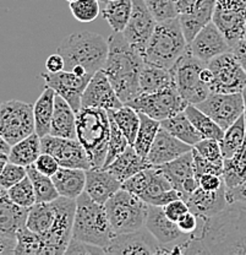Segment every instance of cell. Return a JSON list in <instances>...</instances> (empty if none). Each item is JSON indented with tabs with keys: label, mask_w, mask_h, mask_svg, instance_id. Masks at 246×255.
<instances>
[{
	"label": "cell",
	"mask_w": 246,
	"mask_h": 255,
	"mask_svg": "<svg viewBox=\"0 0 246 255\" xmlns=\"http://www.w3.org/2000/svg\"><path fill=\"white\" fill-rule=\"evenodd\" d=\"M243 97H244V105H245V112H244V117H245V123H246V87L243 90Z\"/></svg>",
	"instance_id": "obj_61"
},
{
	"label": "cell",
	"mask_w": 246,
	"mask_h": 255,
	"mask_svg": "<svg viewBox=\"0 0 246 255\" xmlns=\"http://www.w3.org/2000/svg\"><path fill=\"white\" fill-rule=\"evenodd\" d=\"M55 96L57 92L52 87H44L43 92L39 96L37 102L34 103V122H36V132L41 137L50 134V128H52V119L54 114Z\"/></svg>",
	"instance_id": "obj_31"
},
{
	"label": "cell",
	"mask_w": 246,
	"mask_h": 255,
	"mask_svg": "<svg viewBox=\"0 0 246 255\" xmlns=\"http://www.w3.org/2000/svg\"><path fill=\"white\" fill-rule=\"evenodd\" d=\"M147 167H151L147 159L140 156L134 148V146L129 145L126 150L123 153H120L105 169L114 175L116 179L124 183L132 175L139 173Z\"/></svg>",
	"instance_id": "obj_28"
},
{
	"label": "cell",
	"mask_w": 246,
	"mask_h": 255,
	"mask_svg": "<svg viewBox=\"0 0 246 255\" xmlns=\"http://www.w3.org/2000/svg\"><path fill=\"white\" fill-rule=\"evenodd\" d=\"M6 193L10 200L14 201L15 204L20 206L32 207L37 203L33 184L28 175L23 178L21 182H18L17 184L12 185L11 188L6 189Z\"/></svg>",
	"instance_id": "obj_43"
},
{
	"label": "cell",
	"mask_w": 246,
	"mask_h": 255,
	"mask_svg": "<svg viewBox=\"0 0 246 255\" xmlns=\"http://www.w3.org/2000/svg\"><path fill=\"white\" fill-rule=\"evenodd\" d=\"M126 105L131 106L140 113L162 122L184 112L189 103L181 97L176 86H174L155 94H140Z\"/></svg>",
	"instance_id": "obj_10"
},
{
	"label": "cell",
	"mask_w": 246,
	"mask_h": 255,
	"mask_svg": "<svg viewBox=\"0 0 246 255\" xmlns=\"http://www.w3.org/2000/svg\"><path fill=\"white\" fill-rule=\"evenodd\" d=\"M176 223H178L179 228H180L182 233H185L186 236H190V237H194L197 233V231L200 230L201 219L197 217L194 212L189 211Z\"/></svg>",
	"instance_id": "obj_52"
},
{
	"label": "cell",
	"mask_w": 246,
	"mask_h": 255,
	"mask_svg": "<svg viewBox=\"0 0 246 255\" xmlns=\"http://www.w3.org/2000/svg\"><path fill=\"white\" fill-rule=\"evenodd\" d=\"M178 199H181V193L173 188V189L163 191V193L156 195L155 198L151 199L147 204H150V205L164 207L165 205H168V204H170L171 201L178 200Z\"/></svg>",
	"instance_id": "obj_55"
},
{
	"label": "cell",
	"mask_w": 246,
	"mask_h": 255,
	"mask_svg": "<svg viewBox=\"0 0 246 255\" xmlns=\"http://www.w3.org/2000/svg\"><path fill=\"white\" fill-rule=\"evenodd\" d=\"M140 117H141V124H140L139 131H137L136 140L132 146L140 156L146 158L161 129V122L151 118L145 113H140Z\"/></svg>",
	"instance_id": "obj_40"
},
{
	"label": "cell",
	"mask_w": 246,
	"mask_h": 255,
	"mask_svg": "<svg viewBox=\"0 0 246 255\" xmlns=\"http://www.w3.org/2000/svg\"><path fill=\"white\" fill-rule=\"evenodd\" d=\"M192 148L194 146L179 140L161 126L160 131L156 136L146 159L151 167L162 166L180 157L181 155L189 152Z\"/></svg>",
	"instance_id": "obj_23"
},
{
	"label": "cell",
	"mask_w": 246,
	"mask_h": 255,
	"mask_svg": "<svg viewBox=\"0 0 246 255\" xmlns=\"http://www.w3.org/2000/svg\"><path fill=\"white\" fill-rule=\"evenodd\" d=\"M11 147L12 146L10 145L4 137L0 136V168L5 166V164L9 162V156L10 152H11Z\"/></svg>",
	"instance_id": "obj_59"
},
{
	"label": "cell",
	"mask_w": 246,
	"mask_h": 255,
	"mask_svg": "<svg viewBox=\"0 0 246 255\" xmlns=\"http://www.w3.org/2000/svg\"><path fill=\"white\" fill-rule=\"evenodd\" d=\"M41 142L42 152L54 156L60 167L81 168L84 171L92 168L88 153L79 139L59 137L49 134L41 137Z\"/></svg>",
	"instance_id": "obj_13"
},
{
	"label": "cell",
	"mask_w": 246,
	"mask_h": 255,
	"mask_svg": "<svg viewBox=\"0 0 246 255\" xmlns=\"http://www.w3.org/2000/svg\"><path fill=\"white\" fill-rule=\"evenodd\" d=\"M55 219H57V212L53 201L36 203L30 209L26 226L44 238L54 227Z\"/></svg>",
	"instance_id": "obj_32"
},
{
	"label": "cell",
	"mask_w": 246,
	"mask_h": 255,
	"mask_svg": "<svg viewBox=\"0 0 246 255\" xmlns=\"http://www.w3.org/2000/svg\"><path fill=\"white\" fill-rule=\"evenodd\" d=\"M161 126L165 130H168L171 135L178 137L181 141L189 143V145L195 146L198 141L203 139L200 131L194 127L185 112L175 114L165 121L161 122Z\"/></svg>",
	"instance_id": "obj_33"
},
{
	"label": "cell",
	"mask_w": 246,
	"mask_h": 255,
	"mask_svg": "<svg viewBox=\"0 0 246 255\" xmlns=\"http://www.w3.org/2000/svg\"><path fill=\"white\" fill-rule=\"evenodd\" d=\"M176 86L174 70L150 65L145 63L140 73V87L141 94H155Z\"/></svg>",
	"instance_id": "obj_30"
},
{
	"label": "cell",
	"mask_w": 246,
	"mask_h": 255,
	"mask_svg": "<svg viewBox=\"0 0 246 255\" xmlns=\"http://www.w3.org/2000/svg\"><path fill=\"white\" fill-rule=\"evenodd\" d=\"M190 211L189 206H187L186 201L182 200V199H178V200L171 201L170 204L164 206V212H165L166 216L174 222H178L179 220L184 216L185 214Z\"/></svg>",
	"instance_id": "obj_53"
},
{
	"label": "cell",
	"mask_w": 246,
	"mask_h": 255,
	"mask_svg": "<svg viewBox=\"0 0 246 255\" xmlns=\"http://www.w3.org/2000/svg\"><path fill=\"white\" fill-rule=\"evenodd\" d=\"M187 43L178 17L157 22L142 57L146 64L171 70L186 53Z\"/></svg>",
	"instance_id": "obj_4"
},
{
	"label": "cell",
	"mask_w": 246,
	"mask_h": 255,
	"mask_svg": "<svg viewBox=\"0 0 246 255\" xmlns=\"http://www.w3.org/2000/svg\"><path fill=\"white\" fill-rule=\"evenodd\" d=\"M246 139V123L245 117L243 114L233 126H230L228 129L224 131V136L219 141L223 152L224 158H229L237 153L243 146Z\"/></svg>",
	"instance_id": "obj_42"
},
{
	"label": "cell",
	"mask_w": 246,
	"mask_h": 255,
	"mask_svg": "<svg viewBox=\"0 0 246 255\" xmlns=\"http://www.w3.org/2000/svg\"><path fill=\"white\" fill-rule=\"evenodd\" d=\"M194 148L206 159L212 162L216 166L223 168L224 156L223 152H222L221 143H219L218 140L202 139L194 146Z\"/></svg>",
	"instance_id": "obj_46"
},
{
	"label": "cell",
	"mask_w": 246,
	"mask_h": 255,
	"mask_svg": "<svg viewBox=\"0 0 246 255\" xmlns=\"http://www.w3.org/2000/svg\"><path fill=\"white\" fill-rule=\"evenodd\" d=\"M74 17L80 22H92L102 11L99 0H76L70 2Z\"/></svg>",
	"instance_id": "obj_44"
},
{
	"label": "cell",
	"mask_w": 246,
	"mask_h": 255,
	"mask_svg": "<svg viewBox=\"0 0 246 255\" xmlns=\"http://www.w3.org/2000/svg\"><path fill=\"white\" fill-rule=\"evenodd\" d=\"M66 1H69V2H73V1H76V0H66Z\"/></svg>",
	"instance_id": "obj_63"
},
{
	"label": "cell",
	"mask_w": 246,
	"mask_h": 255,
	"mask_svg": "<svg viewBox=\"0 0 246 255\" xmlns=\"http://www.w3.org/2000/svg\"><path fill=\"white\" fill-rule=\"evenodd\" d=\"M227 199H228L229 203L240 201V203L246 204V180L239 187L227 189Z\"/></svg>",
	"instance_id": "obj_57"
},
{
	"label": "cell",
	"mask_w": 246,
	"mask_h": 255,
	"mask_svg": "<svg viewBox=\"0 0 246 255\" xmlns=\"http://www.w3.org/2000/svg\"><path fill=\"white\" fill-rule=\"evenodd\" d=\"M82 108L94 107L102 110H116L124 103L119 98L109 78L103 70L97 71L87 85L81 101Z\"/></svg>",
	"instance_id": "obj_18"
},
{
	"label": "cell",
	"mask_w": 246,
	"mask_h": 255,
	"mask_svg": "<svg viewBox=\"0 0 246 255\" xmlns=\"http://www.w3.org/2000/svg\"><path fill=\"white\" fill-rule=\"evenodd\" d=\"M46 69L49 73H59V71L65 70V60L63 55L59 54V53L49 55L47 58Z\"/></svg>",
	"instance_id": "obj_56"
},
{
	"label": "cell",
	"mask_w": 246,
	"mask_h": 255,
	"mask_svg": "<svg viewBox=\"0 0 246 255\" xmlns=\"http://www.w3.org/2000/svg\"><path fill=\"white\" fill-rule=\"evenodd\" d=\"M196 106L207 116H210L224 131L230 126H233L245 112L243 92H237V94L212 92L205 101Z\"/></svg>",
	"instance_id": "obj_14"
},
{
	"label": "cell",
	"mask_w": 246,
	"mask_h": 255,
	"mask_svg": "<svg viewBox=\"0 0 246 255\" xmlns=\"http://www.w3.org/2000/svg\"><path fill=\"white\" fill-rule=\"evenodd\" d=\"M109 53L102 70L112 82L124 105L141 94L140 73L145 60L141 52L131 46L123 32H114L108 38Z\"/></svg>",
	"instance_id": "obj_2"
},
{
	"label": "cell",
	"mask_w": 246,
	"mask_h": 255,
	"mask_svg": "<svg viewBox=\"0 0 246 255\" xmlns=\"http://www.w3.org/2000/svg\"><path fill=\"white\" fill-rule=\"evenodd\" d=\"M216 2L217 0H202L190 12L179 15L182 32L187 43H190L198 32L212 21Z\"/></svg>",
	"instance_id": "obj_26"
},
{
	"label": "cell",
	"mask_w": 246,
	"mask_h": 255,
	"mask_svg": "<svg viewBox=\"0 0 246 255\" xmlns=\"http://www.w3.org/2000/svg\"><path fill=\"white\" fill-rule=\"evenodd\" d=\"M42 153L41 136L37 132H33L26 139L21 140L15 145H12L10 152L9 161L20 166L28 167L33 164Z\"/></svg>",
	"instance_id": "obj_34"
},
{
	"label": "cell",
	"mask_w": 246,
	"mask_h": 255,
	"mask_svg": "<svg viewBox=\"0 0 246 255\" xmlns=\"http://www.w3.org/2000/svg\"><path fill=\"white\" fill-rule=\"evenodd\" d=\"M198 183H200V187L202 188V189L208 190V191L218 190L226 184V183H224L223 177H222L221 174H214V173L201 175V177L198 178Z\"/></svg>",
	"instance_id": "obj_54"
},
{
	"label": "cell",
	"mask_w": 246,
	"mask_h": 255,
	"mask_svg": "<svg viewBox=\"0 0 246 255\" xmlns=\"http://www.w3.org/2000/svg\"><path fill=\"white\" fill-rule=\"evenodd\" d=\"M65 254L69 255H98L105 254V251L100 247L93 246L87 242L79 241V239L71 238L68 248H66Z\"/></svg>",
	"instance_id": "obj_49"
},
{
	"label": "cell",
	"mask_w": 246,
	"mask_h": 255,
	"mask_svg": "<svg viewBox=\"0 0 246 255\" xmlns=\"http://www.w3.org/2000/svg\"><path fill=\"white\" fill-rule=\"evenodd\" d=\"M76 128L78 139L88 153L92 168H102L112 132L108 111L94 107L82 108L78 114Z\"/></svg>",
	"instance_id": "obj_6"
},
{
	"label": "cell",
	"mask_w": 246,
	"mask_h": 255,
	"mask_svg": "<svg viewBox=\"0 0 246 255\" xmlns=\"http://www.w3.org/2000/svg\"><path fill=\"white\" fill-rule=\"evenodd\" d=\"M76 121H78L76 112L73 110V107L62 96L57 94L50 135L59 137H69V139H78Z\"/></svg>",
	"instance_id": "obj_27"
},
{
	"label": "cell",
	"mask_w": 246,
	"mask_h": 255,
	"mask_svg": "<svg viewBox=\"0 0 246 255\" xmlns=\"http://www.w3.org/2000/svg\"><path fill=\"white\" fill-rule=\"evenodd\" d=\"M73 238L100 247L105 251L115 236L103 204L97 203L83 191L78 199Z\"/></svg>",
	"instance_id": "obj_5"
},
{
	"label": "cell",
	"mask_w": 246,
	"mask_h": 255,
	"mask_svg": "<svg viewBox=\"0 0 246 255\" xmlns=\"http://www.w3.org/2000/svg\"><path fill=\"white\" fill-rule=\"evenodd\" d=\"M156 26H157V20L150 11L145 0H132L130 20L123 34L126 41L137 50H140L141 54L147 42L150 41Z\"/></svg>",
	"instance_id": "obj_17"
},
{
	"label": "cell",
	"mask_w": 246,
	"mask_h": 255,
	"mask_svg": "<svg viewBox=\"0 0 246 255\" xmlns=\"http://www.w3.org/2000/svg\"><path fill=\"white\" fill-rule=\"evenodd\" d=\"M145 227L157 238V241L163 247L170 244L180 243L187 241L190 236H186L181 232L178 223L171 221L164 212V207L150 205L148 204V212Z\"/></svg>",
	"instance_id": "obj_21"
},
{
	"label": "cell",
	"mask_w": 246,
	"mask_h": 255,
	"mask_svg": "<svg viewBox=\"0 0 246 255\" xmlns=\"http://www.w3.org/2000/svg\"><path fill=\"white\" fill-rule=\"evenodd\" d=\"M31 207L15 204L7 196L6 189L0 193V236L17 237V232L27 223Z\"/></svg>",
	"instance_id": "obj_24"
},
{
	"label": "cell",
	"mask_w": 246,
	"mask_h": 255,
	"mask_svg": "<svg viewBox=\"0 0 246 255\" xmlns=\"http://www.w3.org/2000/svg\"><path fill=\"white\" fill-rule=\"evenodd\" d=\"M33 164L41 173L48 175V177H53L60 168V164L57 158L46 152H42Z\"/></svg>",
	"instance_id": "obj_51"
},
{
	"label": "cell",
	"mask_w": 246,
	"mask_h": 255,
	"mask_svg": "<svg viewBox=\"0 0 246 255\" xmlns=\"http://www.w3.org/2000/svg\"><path fill=\"white\" fill-rule=\"evenodd\" d=\"M184 112L194 124V127L202 135L203 139H214L221 141L222 137L224 136V130L210 116L201 111L196 105H189Z\"/></svg>",
	"instance_id": "obj_39"
},
{
	"label": "cell",
	"mask_w": 246,
	"mask_h": 255,
	"mask_svg": "<svg viewBox=\"0 0 246 255\" xmlns=\"http://www.w3.org/2000/svg\"><path fill=\"white\" fill-rule=\"evenodd\" d=\"M42 79L44 80L47 86L52 87L58 95L73 107V110L79 114L82 110L81 101L82 95L88 85L89 76H79L73 71L62 70L59 73H47L42 74Z\"/></svg>",
	"instance_id": "obj_16"
},
{
	"label": "cell",
	"mask_w": 246,
	"mask_h": 255,
	"mask_svg": "<svg viewBox=\"0 0 246 255\" xmlns=\"http://www.w3.org/2000/svg\"><path fill=\"white\" fill-rule=\"evenodd\" d=\"M108 114L110 118L115 122L119 129L121 130L126 139L129 140L130 145H134L136 140L137 131L141 124V117L140 113L131 106L124 105L123 107L116 108V110H108Z\"/></svg>",
	"instance_id": "obj_37"
},
{
	"label": "cell",
	"mask_w": 246,
	"mask_h": 255,
	"mask_svg": "<svg viewBox=\"0 0 246 255\" xmlns=\"http://www.w3.org/2000/svg\"><path fill=\"white\" fill-rule=\"evenodd\" d=\"M27 175L32 182L37 203H50L60 196L52 177L41 173L34 164L27 167Z\"/></svg>",
	"instance_id": "obj_41"
},
{
	"label": "cell",
	"mask_w": 246,
	"mask_h": 255,
	"mask_svg": "<svg viewBox=\"0 0 246 255\" xmlns=\"http://www.w3.org/2000/svg\"><path fill=\"white\" fill-rule=\"evenodd\" d=\"M60 196L78 199L86 188V171L81 168L60 167L52 177Z\"/></svg>",
	"instance_id": "obj_29"
},
{
	"label": "cell",
	"mask_w": 246,
	"mask_h": 255,
	"mask_svg": "<svg viewBox=\"0 0 246 255\" xmlns=\"http://www.w3.org/2000/svg\"><path fill=\"white\" fill-rule=\"evenodd\" d=\"M222 177L227 189L239 187L246 180V139L234 156L224 158Z\"/></svg>",
	"instance_id": "obj_36"
},
{
	"label": "cell",
	"mask_w": 246,
	"mask_h": 255,
	"mask_svg": "<svg viewBox=\"0 0 246 255\" xmlns=\"http://www.w3.org/2000/svg\"><path fill=\"white\" fill-rule=\"evenodd\" d=\"M108 0H99V2H100V6H102L103 4H105V2H107Z\"/></svg>",
	"instance_id": "obj_62"
},
{
	"label": "cell",
	"mask_w": 246,
	"mask_h": 255,
	"mask_svg": "<svg viewBox=\"0 0 246 255\" xmlns=\"http://www.w3.org/2000/svg\"><path fill=\"white\" fill-rule=\"evenodd\" d=\"M110 119V126H112V132H110V140L109 143H108V153L107 158H105L104 166L102 167V169H105L110 163H112L114 159L118 157L120 153H123L124 151L126 150L130 143H129V140L126 139L125 135L121 132V130L119 129L118 126L115 124V122Z\"/></svg>",
	"instance_id": "obj_45"
},
{
	"label": "cell",
	"mask_w": 246,
	"mask_h": 255,
	"mask_svg": "<svg viewBox=\"0 0 246 255\" xmlns=\"http://www.w3.org/2000/svg\"><path fill=\"white\" fill-rule=\"evenodd\" d=\"M27 177V167L20 166V164L7 162L1 168L0 173V185L4 189H9L12 185L17 184L18 182Z\"/></svg>",
	"instance_id": "obj_48"
},
{
	"label": "cell",
	"mask_w": 246,
	"mask_h": 255,
	"mask_svg": "<svg viewBox=\"0 0 246 255\" xmlns=\"http://www.w3.org/2000/svg\"><path fill=\"white\" fill-rule=\"evenodd\" d=\"M123 183L107 169L91 168L86 171L84 191L97 203L104 205L110 198L121 189Z\"/></svg>",
	"instance_id": "obj_25"
},
{
	"label": "cell",
	"mask_w": 246,
	"mask_h": 255,
	"mask_svg": "<svg viewBox=\"0 0 246 255\" xmlns=\"http://www.w3.org/2000/svg\"><path fill=\"white\" fill-rule=\"evenodd\" d=\"M105 254H163V246L146 227L129 233L115 235Z\"/></svg>",
	"instance_id": "obj_15"
},
{
	"label": "cell",
	"mask_w": 246,
	"mask_h": 255,
	"mask_svg": "<svg viewBox=\"0 0 246 255\" xmlns=\"http://www.w3.org/2000/svg\"><path fill=\"white\" fill-rule=\"evenodd\" d=\"M206 65L207 62L192 55L187 47L186 53L173 68L176 89L189 105H198L212 94L211 87L201 79V71Z\"/></svg>",
	"instance_id": "obj_8"
},
{
	"label": "cell",
	"mask_w": 246,
	"mask_h": 255,
	"mask_svg": "<svg viewBox=\"0 0 246 255\" xmlns=\"http://www.w3.org/2000/svg\"><path fill=\"white\" fill-rule=\"evenodd\" d=\"M104 206L115 235L134 232L145 227L148 204L136 194L121 188Z\"/></svg>",
	"instance_id": "obj_7"
},
{
	"label": "cell",
	"mask_w": 246,
	"mask_h": 255,
	"mask_svg": "<svg viewBox=\"0 0 246 255\" xmlns=\"http://www.w3.org/2000/svg\"><path fill=\"white\" fill-rule=\"evenodd\" d=\"M58 53L64 58L65 70L71 71L75 66H82L89 76H93L107 62L109 43L98 33L75 32L63 41L58 47Z\"/></svg>",
	"instance_id": "obj_3"
},
{
	"label": "cell",
	"mask_w": 246,
	"mask_h": 255,
	"mask_svg": "<svg viewBox=\"0 0 246 255\" xmlns=\"http://www.w3.org/2000/svg\"><path fill=\"white\" fill-rule=\"evenodd\" d=\"M189 50L198 59L208 63L218 55L230 52L232 47L227 41L226 36L214 25V22L211 21L190 42Z\"/></svg>",
	"instance_id": "obj_20"
},
{
	"label": "cell",
	"mask_w": 246,
	"mask_h": 255,
	"mask_svg": "<svg viewBox=\"0 0 246 255\" xmlns=\"http://www.w3.org/2000/svg\"><path fill=\"white\" fill-rule=\"evenodd\" d=\"M176 1V9H178L179 15L185 14V12H190L197 4H200L202 0H175Z\"/></svg>",
	"instance_id": "obj_60"
},
{
	"label": "cell",
	"mask_w": 246,
	"mask_h": 255,
	"mask_svg": "<svg viewBox=\"0 0 246 255\" xmlns=\"http://www.w3.org/2000/svg\"><path fill=\"white\" fill-rule=\"evenodd\" d=\"M55 255L54 251L38 233L25 226L17 232V246L15 255Z\"/></svg>",
	"instance_id": "obj_38"
},
{
	"label": "cell",
	"mask_w": 246,
	"mask_h": 255,
	"mask_svg": "<svg viewBox=\"0 0 246 255\" xmlns=\"http://www.w3.org/2000/svg\"><path fill=\"white\" fill-rule=\"evenodd\" d=\"M208 66L213 73L212 92L237 94L246 87V73L232 50L210 60Z\"/></svg>",
	"instance_id": "obj_11"
},
{
	"label": "cell",
	"mask_w": 246,
	"mask_h": 255,
	"mask_svg": "<svg viewBox=\"0 0 246 255\" xmlns=\"http://www.w3.org/2000/svg\"><path fill=\"white\" fill-rule=\"evenodd\" d=\"M245 39H246V28H245Z\"/></svg>",
	"instance_id": "obj_64"
},
{
	"label": "cell",
	"mask_w": 246,
	"mask_h": 255,
	"mask_svg": "<svg viewBox=\"0 0 246 255\" xmlns=\"http://www.w3.org/2000/svg\"><path fill=\"white\" fill-rule=\"evenodd\" d=\"M182 254H246V204L229 203L216 216L201 219Z\"/></svg>",
	"instance_id": "obj_1"
},
{
	"label": "cell",
	"mask_w": 246,
	"mask_h": 255,
	"mask_svg": "<svg viewBox=\"0 0 246 255\" xmlns=\"http://www.w3.org/2000/svg\"><path fill=\"white\" fill-rule=\"evenodd\" d=\"M145 2L157 22L179 16L175 0H145Z\"/></svg>",
	"instance_id": "obj_47"
},
{
	"label": "cell",
	"mask_w": 246,
	"mask_h": 255,
	"mask_svg": "<svg viewBox=\"0 0 246 255\" xmlns=\"http://www.w3.org/2000/svg\"><path fill=\"white\" fill-rule=\"evenodd\" d=\"M157 167H160L163 173L166 175V178L170 180L174 189L180 191L181 199L200 187V183L196 178V172H195L192 150L184 153L174 161Z\"/></svg>",
	"instance_id": "obj_19"
},
{
	"label": "cell",
	"mask_w": 246,
	"mask_h": 255,
	"mask_svg": "<svg viewBox=\"0 0 246 255\" xmlns=\"http://www.w3.org/2000/svg\"><path fill=\"white\" fill-rule=\"evenodd\" d=\"M102 16L114 32H124L130 20L132 0H108L102 6Z\"/></svg>",
	"instance_id": "obj_35"
},
{
	"label": "cell",
	"mask_w": 246,
	"mask_h": 255,
	"mask_svg": "<svg viewBox=\"0 0 246 255\" xmlns=\"http://www.w3.org/2000/svg\"><path fill=\"white\" fill-rule=\"evenodd\" d=\"M192 153H194V162H195V172H196V178L201 177L203 174L214 173V174H221L223 173V168L216 166L212 162L206 159L203 156H201L195 148H192Z\"/></svg>",
	"instance_id": "obj_50"
},
{
	"label": "cell",
	"mask_w": 246,
	"mask_h": 255,
	"mask_svg": "<svg viewBox=\"0 0 246 255\" xmlns=\"http://www.w3.org/2000/svg\"><path fill=\"white\" fill-rule=\"evenodd\" d=\"M212 22L221 30L230 47L245 38L246 0H217Z\"/></svg>",
	"instance_id": "obj_12"
},
{
	"label": "cell",
	"mask_w": 246,
	"mask_h": 255,
	"mask_svg": "<svg viewBox=\"0 0 246 255\" xmlns=\"http://www.w3.org/2000/svg\"><path fill=\"white\" fill-rule=\"evenodd\" d=\"M186 201L190 211L194 212L200 219H210L223 211L228 206L227 199V185L224 184L221 189L208 191L198 187L191 194H187L182 198Z\"/></svg>",
	"instance_id": "obj_22"
},
{
	"label": "cell",
	"mask_w": 246,
	"mask_h": 255,
	"mask_svg": "<svg viewBox=\"0 0 246 255\" xmlns=\"http://www.w3.org/2000/svg\"><path fill=\"white\" fill-rule=\"evenodd\" d=\"M232 52L234 53L237 59L239 60L240 65L243 66V69H244L246 73V39H242L235 46H233Z\"/></svg>",
	"instance_id": "obj_58"
},
{
	"label": "cell",
	"mask_w": 246,
	"mask_h": 255,
	"mask_svg": "<svg viewBox=\"0 0 246 255\" xmlns=\"http://www.w3.org/2000/svg\"><path fill=\"white\" fill-rule=\"evenodd\" d=\"M34 106L18 100H10L0 107V136L15 145L36 132Z\"/></svg>",
	"instance_id": "obj_9"
}]
</instances>
